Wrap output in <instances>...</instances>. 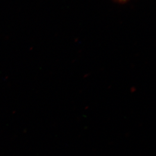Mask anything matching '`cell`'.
Returning a JSON list of instances; mask_svg holds the SVG:
<instances>
[{
  "instance_id": "obj_1",
  "label": "cell",
  "mask_w": 156,
  "mask_h": 156,
  "mask_svg": "<svg viewBox=\"0 0 156 156\" xmlns=\"http://www.w3.org/2000/svg\"><path fill=\"white\" fill-rule=\"evenodd\" d=\"M115 1L118 2L119 3H124L125 2L127 1L128 0H115Z\"/></svg>"
}]
</instances>
